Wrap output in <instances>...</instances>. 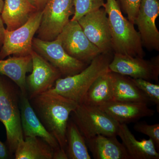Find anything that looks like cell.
I'll return each mask as SVG.
<instances>
[{
    "mask_svg": "<svg viewBox=\"0 0 159 159\" xmlns=\"http://www.w3.org/2000/svg\"><path fill=\"white\" fill-rule=\"evenodd\" d=\"M12 157L6 145L0 141V159H9Z\"/></svg>",
    "mask_w": 159,
    "mask_h": 159,
    "instance_id": "83f0119b",
    "label": "cell"
},
{
    "mask_svg": "<svg viewBox=\"0 0 159 159\" xmlns=\"http://www.w3.org/2000/svg\"><path fill=\"white\" fill-rule=\"evenodd\" d=\"M70 115L85 139L97 135L117 136L119 123L99 107L78 103Z\"/></svg>",
    "mask_w": 159,
    "mask_h": 159,
    "instance_id": "5b68a950",
    "label": "cell"
},
{
    "mask_svg": "<svg viewBox=\"0 0 159 159\" xmlns=\"http://www.w3.org/2000/svg\"><path fill=\"white\" fill-rule=\"evenodd\" d=\"M9 57L6 59H0V74L13 81L18 87L22 94L27 95L26 74L32 70L31 55Z\"/></svg>",
    "mask_w": 159,
    "mask_h": 159,
    "instance_id": "d6986e66",
    "label": "cell"
},
{
    "mask_svg": "<svg viewBox=\"0 0 159 159\" xmlns=\"http://www.w3.org/2000/svg\"><path fill=\"white\" fill-rule=\"evenodd\" d=\"M112 58L111 53L99 54L78 74L57 80L50 90L79 103L94 81L110 70Z\"/></svg>",
    "mask_w": 159,
    "mask_h": 159,
    "instance_id": "277c9868",
    "label": "cell"
},
{
    "mask_svg": "<svg viewBox=\"0 0 159 159\" xmlns=\"http://www.w3.org/2000/svg\"><path fill=\"white\" fill-rule=\"evenodd\" d=\"M117 136L97 135L85 139L88 148L95 159H130Z\"/></svg>",
    "mask_w": 159,
    "mask_h": 159,
    "instance_id": "2e32d148",
    "label": "cell"
},
{
    "mask_svg": "<svg viewBox=\"0 0 159 159\" xmlns=\"http://www.w3.org/2000/svg\"><path fill=\"white\" fill-rule=\"evenodd\" d=\"M86 36L102 54L113 51L108 18L103 7L87 13L77 20Z\"/></svg>",
    "mask_w": 159,
    "mask_h": 159,
    "instance_id": "8fae6325",
    "label": "cell"
},
{
    "mask_svg": "<svg viewBox=\"0 0 159 159\" xmlns=\"http://www.w3.org/2000/svg\"><path fill=\"white\" fill-rule=\"evenodd\" d=\"M103 8L106 11L111 37V45L115 53L143 58L142 40L139 32L122 14L116 0H107Z\"/></svg>",
    "mask_w": 159,
    "mask_h": 159,
    "instance_id": "7a4b0ae2",
    "label": "cell"
},
{
    "mask_svg": "<svg viewBox=\"0 0 159 159\" xmlns=\"http://www.w3.org/2000/svg\"><path fill=\"white\" fill-rule=\"evenodd\" d=\"M20 90L13 81L0 74V122L6 130V145L13 156L24 140L20 107Z\"/></svg>",
    "mask_w": 159,
    "mask_h": 159,
    "instance_id": "3957f363",
    "label": "cell"
},
{
    "mask_svg": "<svg viewBox=\"0 0 159 159\" xmlns=\"http://www.w3.org/2000/svg\"><path fill=\"white\" fill-rule=\"evenodd\" d=\"M74 13L72 20L77 21L84 15L102 8L104 0H73Z\"/></svg>",
    "mask_w": 159,
    "mask_h": 159,
    "instance_id": "cb8c5ba5",
    "label": "cell"
},
{
    "mask_svg": "<svg viewBox=\"0 0 159 159\" xmlns=\"http://www.w3.org/2000/svg\"><path fill=\"white\" fill-rule=\"evenodd\" d=\"M29 101L45 128L56 139L60 148L65 151L69 117L78 103L50 90Z\"/></svg>",
    "mask_w": 159,
    "mask_h": 159,
    "instance_id": "6da1fadb",
    "label": "cell"
},
{
    "mask_svg": "<svg viewBox=\"0 0 159 159\" xmlns=\"http://www.w3.org/2000/svg\"><path fill=\"white\" fill-rule=\"evenodd\" d=\"M131 79L134 83L147 97L149 101L153 102L156 105L157 110L159 111V84H154L149 82L148 80L141 78H131Z\"/></svg>",
    "mask_w": 159,
    "mask_h": 159,
    "instance_id": "d4e9b609",
    "label": "cell"
},
{
    "mask_svg": "<svg viewBox=\"0 0 159 159\" xmlns=\"http://www.w3.org/2000/svg\"><path fill=\"white\" fill-rule=\"evenodd\" d=\"M48 0H31L38 10L43 11Z\"/></svg>",
    "mask_w": 159,
    "mask_h": 159,
    "instance_id": "4dcf8cb0",
    "label": "cell"
},
{
    "mask_svg": "<svg viewBox=\"0 0 159 159\" xmlns=\"http://www.w3.org/2000/svg\"><path fill=\"white\" fill-rule=\"evenodd\" d=\"M66 140L65 151L68 159H91L85 139L71 119L67 126Z\"/></svg>",
    "mask_w": 159,
    "mask_h": 159,
    "instance_id": "603a6c76",
    "label": "cell"
},
{
    "mask_svg": "<svg viewBox=\"0 0 159 159\" xmlns=\"http://www.w3.org/2000/svg\"><path fill=\"white\" fill-rule=\"evenodd\" d=\"M32 48L61 73L62 77L80 73L89 65L69 55L64 50L59 40L44 41L34 38Z\"/></svg>",
    "mask_w": 159,
    "mask_h": 159,
    "instance_id": "9c48e42d",
    "label": "cell"
},
{
    "mask_svg": "<svg viewBox=\"0 0 159 159\" xmlns=\"http://www.w3.org/2000/svg\"><path fill=\"white\" fill-rule=\"evenodd\" d=\"M135 130L140 133L146 135L151 139L157 149L159 148V123L149 125L145 122H136L134 126Z\"/></svg>",
    "mask_w": 159,
    "mask_h": 159,
    "instance_id": "484cf974",
    "label": "cell"
},
{
    "mask_svg": "<svg viewBox=\"0 0 159 159\" xmlns=\"http://www.w3.org/2000/svg\"><path fill=\"white\" fill-rule=\"evenodd\" d=\"M123 11L126 13L129 21L134 25L142 0H117Z\"/></svg>",
    "mask_w": 159,
    "mask_h": 159,
    "instance_id": "4316f807",
    "label": "cell"
},
{
    "mask_svg": "<svg viewBox=\"0 0 159 159\" xmlns=\"http://www.w3.org/2000/svg\"><path fill=\"white\" fill-rule=\"evenodd\" d=\"M111 74L114 101L147 103L150 102L131 77L111 71Z\"/></svg>",
    "mask_w": 159,
    "mask_h": 159,
    "instance_id": "ffe728a7",
    "label": "cell"
},
{
    "mask_svg": "<svg viewBox=\"0 0 159 159\" xmlns=\"http://www.w3.org/2000/svg\"><path fill=\"white\" fill-rule=\"evenodd\" d=\"M53 159H68L65 151L59 148L54 150Z\"/></svg>",
    "mask_w": 159,
    "mask_h": 159,
    "instance_id": "f1b7e54d",
    "label": "cell"
},
{
    "mask_svg": "<svg viewBox=\"0 0 159 159\" xmlns=\"http://www.w3.org/2000/svg\"><path fill=\"white\" fill-rule=\"evenodd\" d=\"M54 149L38 137H26L14 153L16 159H53Z\"/></svg>",
    "mask_w": 159,
    "mask_h": 159,
    "instance_id": "7402d4cb",
    "label": "cell"
},
{
    "mask_svg": "<svg viewBox=\"0 0 159 159\" xmlns=\"http://www.w3.org/2000/svg\"><path fill=\"white\" fill-rule=\"evenodd\" d=\"M113 100L111 71L109 70L94 81L78 103L99 107Z\"/></svg>",
    "mask_w": 159,
    "mask_h": 159,
    "instance_id": "44dd1931",
    "label": "cell"
},
{
    "mask_svg": "<svg viewBox=\"0 0 159 159\" xmlns=\"http://www.w3.org/2000/svg\"><path fill=\"white\" fill-rule=\"evenodd\" d=\"M32 70L26 77V87L29 99L45 93L54 86L61 73L34 50L31 53Z\"/></svg>",
    "mask_w": 159,
    "mask_h": 159,
    "instance_id": "30bf717a",
    "label": "cell"
},
{
    "mask_svg": "<svg viewBox=\"0 0 159 159\" xmlns=\"http://www.w3.org/2000/svg\"><path fill=\"white\" fill-rule=\"evenodd\" d=\"M42 11L37 38L44 41L54 40L74 14L73 0H48Z\"/></svg>",
    "mask_w": 159,
    "mask_h": 159,
    "instance_id": "52a82bcc",
    "label": "cell"
},
{
    "mask_svg": "<svg viewBox=\"0 0 159 159\" xmlns=\"http://www.w3.org/2000/svg\"><path fill=\"white\" fill-rule=\"evenodd\" d=\"M109 69L111 72L131 78L158 81L159 58L147 61L142 57L115 53Z\"/></svg>",
    "mask_w": 159,
    "mask_h": 159,
    "instance_id": "7c38bea8",
    "label": "cell"
},
{
    "mask_svg": "<svg viewBox=\"0 0 159 159\" xmlns=\"http://www.w3.org/2000/svg\"><path fill=\"white\" fill-rule=\"evenodd\" d=\"M119 124L137 122L141 118L151 117L155 111L148 107V103L112 101L99 107Z\"/></svg>",
    "mask_w": 159,
    "mask_h": 159,
    "instance_id": "9a60e30c",
    "label": "cell"
},
{
    "mask_svg": "<svg viewBox=\"0 0 159 159\" xmlns=\"http://www.w3.org/2000/svg\"><path fill=\"white\" fill-rule=\"evenodd\" d=\"M6 30L4 27V23L0 15V49L2 47L4 43Z\"/></svg>",
    "mask_w": 159,
    "mask_h": 159,
    "instance_id": "f546056e",
    "label": "cell"
},
{
    "mask_svg": "<svg viewBox=\"0 0 159 159\" xmlns=\"http://www.w3.org/2000/svg\"><path fill=\"white\" fill-rule=\"evenodd\" d=\"M4 4V0H0V15H1V13H2V11Z\"/></svg>",
    "mask_w": 159,
    "mask_h": 159,
    "instance_id": "1f68e13d",
    "label": "cell"
},
{
    "mask_svg": "<svg viewBox=\"0 0 159 159\" xmlns=\"http://www.w3.org/2000/svg\"><path fill=\"white\" fill-rule=\"evenodd\" d=\"M20 107L24 138L38 137L48 143L54 150L60 148L54 137L49 133L39 119L31 105L27 95L21 93Z\"/></svg>",
    "mask_w": 159,
    "mask_h": 159,
    "instance_id": "5bb4252c",
    "label": "cell"
},
{
    "mask_svg": "<svg viewBox=\"0 0 159 159\" xmlns=\"http://www.w3.org/2000/svg\"><path fill=\"white\" fill-rule=\"evenodd\" d=\"M43 11L37 10L29 18L27 22L12 31L6 30L5 39L0 50V59L13 55L24 56L30 55L32 41L39 28Z\"/></svg>",
    "mask_w": 159,
    "mask_h": 159,
    "instance_id": "8992f818",
    "label": "cell"
},
{
    "mask_svg": "<svg viewBox=\"0 0 159 159\" xmlns=\"http://www.w3.org/2000/svg\"><path fill=\"white\" fill-rule=\"evenodd\" d=\"M57 38L69 55L88 64L102 54L86 36L77 21L70 20Z\"/></svg>",
    "mask_w": 159,
    "mask_h": 159,
    "instance_id": "ba28073f",
    "label": "cell"
},
{
    "mask_svg": "<svg viewBox=\"0 0 159 159\" xmlns=\"http://www.w3.org/2000/svg\"><path fill=\"white\" fill-rule=\"evenodd\" d=\"M37 10L31 0H5L0 15L6 30L12 31L27 22Z\"/></svg>",
    "mask_w": 159,
    "mask_h": 159,
    "instance_id": "ac0fdd59",
    "label": "cell"
},
{
    "mask_svg": "<svg viewBox=\"0 0 159 159\" xmlns=\"http://www.w3.org/2000/svg\"><path fill=\"white\" fill-rule=\"evenodd\" d=\"M159 14V0H142L134 24L142 45L150 51H159V32L155 23Z\"/></svg>",
    "mask_w": 159,
    "mask_h": 159,
    "instance_id": "4fadbf2b",
    "label": "cell"
},
{
    "mask_svg": "<svg viewBox=\"0 0 159 159\" xmlns=\"http://www.w3.org/2000/svg\"><path fill=\"white\" fill-rule=\"evenodd\" d=\"M117 136L122 140L130 159H159V154L151 139L137 140L127 124H119Z\"/></svg>",
    "mask_w": 159,
    "mask_h": 159,
    "instance_id": "e0dca14e",
    "label": "cell"
}]
</instances>
